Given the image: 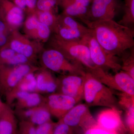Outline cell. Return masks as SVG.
Segmentation results:
<instances>
[{"label":"cell","instance_id":"cell-27","mask_svg":"<svg viewBox=\"0 0 134 134\" xmlns=\"http://www.w3.org/2000/svg\"><path fill=\"white\" fill-rule=\"evenodd\" d=\"M32 62L31 60L25 55L16 53L12 58L6 61L2 65L7 66H15L23 64H32Z\"/></svg>","mask_w":134,"mask_h":134},{"label":"cell","instance_id":"cell-26","mask_svg":"<svg viewBox=\"0 0 134 134\" xmlns=\"http://www.w3.org/2000/svg\"><path fill=\"white\" fill-rule=\"evenodd\" d=\"M51 116L47 108L43 104L37 107L29 121L32 122L35 125L38 126L51 120Z\"/></svg>","mask_w":134,"mask_h":134},{"label":"cell","instance_id":"cell-5","mask_svg":"<svg viewBox=\"0 0 134 134\" xmlns=\"http://www.w3.org/2000/svg\"><path fill=\"white\" fill-rule=\"evenodd\" d=\"M87 72L112 90L134 97V79L123 70H120L113 75L96 66Z\"/></svg>","mask_w":134,"mask_h":134},{"label":"cell","instance_id":"cell-12","mask_svg":"<svg viewBox=\"0 0 134 134\" xmlns=\"http://www.w3.org/2000/svg\"><path fill=\"white\" fill-rule=\"evenodd\" d=\"M77 103L74 98L69 96L53 93L44 97L43 104L47 108L51 115L59 120Z\"/></svg>","mask_w":134,"mask_h":134},{"label":"cell","instance_id":"cell-24","mask_svg":"<svg viewBox=\"0 0 134 134\" xmlns=\"http://www.w3.org/2000/svg\"><path fill=\"white\" fill-rule=\"evenodd\" d=\"M120 24L130 27L134 23V0H124V15L118 22Z\"/></svg>","mask_w":134,"mask_h":134},{"label":"cell","instance_id":"cell-16","mask_svg":"<svg viewBox=\"0 0 134 134\" xmlns=\"http://www.w3.org/2000/svg\"><path fill=\"white\" fill-rule=\"evenodd\" d=\"M17 128L14 112L10 105L3 103L0 111V134H16Z\"/></svg>","mask_w":134,"mask_h":134},{"label":"cell","instance_id":"cell-32","mask_svg":"<svg viewBox=\"0 0 134 134\" xmlns=\"http://www.w3.org/2000/svg\"><path fill=\"white\" fill-rule=\"evenodd\" d=\"M75 129L76 128L63 122H58L54 129L53 134H73Z\"/></svg>","mask_w":134,"mask_h":134},{"label":"cell","instance_id":"cell-36","mask_svg":"<svg viewBox=\"0 0 134 134\" xmlns=\"http://www.w3.org/2000/svg\"><path fill=\"white\" fill-rule=\"evenodd\" d=\"M10 33L3 32L0 33V48L7 44Z\"/></svg>","mask_w":134,"mask_h":134},{"label":"cell","instance_id":"cell-20","mask_svg":"<svg viewBox=\"0 0 134 134\" xmlns=\"http://www.w3.org/2000/svg\"><path fill=\"white\" fill-rule=\"evenodd\" d=\"M56 25L87 32H90L91 31L87 26H84L77 22L75 18L63 13L62 14L58 16Z\"/></svg>","mask_w":134,"mask_h":134},{"label":"cell","instance_id":"cell-3","mask_svg":"<svg viewBox=\"0 0 134 134\" xmlns=\"http://www.w3.org/2000/svg\"><path fill=\"white\" fill-rule=\"evenodd\" d=\"M114 91L86 71L85 75L83 99L88 107L101 106L119 109V105Z\"/></svg>","mask_w":134,"mask_h":134},{"label":"cell","instance_id":"cell-25","mask_svg":"<svg viewBox=\"0 0 134 134\" xmlns=\"http://www.w3.org/2000/svg\"><path fill=\"white\" fill-rule=\"evenodd\" d=\"M128 53L126 51L121 55V70L128 74L134 79V47L130 48Z\"/></svg>","mask_w":134,"mask_h":134},{"label":"cell","instance_id":"cell-14","mask_svg":"<svg viewBox=\"0 0 134 134\" xmlns=\"http://www.w3.org/2000/svg\"><path fill=\"white\" fill-rule=\"evenodd\" d=\"M24 11L8 0H0L1 19L10 30H16L23 24Z\"/></svg>","mask_w":134,"mask_h":134},{"label":"cell","instance_id":"cell-17","mask_svg":"<svg viewBox=\"0 0 134 134\" xmlns=\"http://www.w3.org/2000/svg\"><path fill=\"white\" fill-rule=\"evenodd\" d=\"M59 5L63 9V14L83 22L88 20L89 7L82 6L73 0H60Z\"/></svg>","mask_w":134,"mask_h":134},{"label":"cell","instance_id":"cell-31","mask_svg":"<svg viewBox=\"0 0 134 134\" xmlns=\"http://www.w3.org/2000/svg\"><path fill=\"white\" fill-rule=\"evenodd\" d=\"M19 133L22 134H36V126L29 121H21L19 123Z\"/></svg>","mask_w":134,"mask_h":134},{"label":"cell","instance_id":"cell-21","mask_svg":"<svg viewBox=\"0 0 134 134\" xmlns=\"http://www.w3.org/2000/svg\"><path fill=\"white\" fill-rule=\"evenodd\" d=\"M51 32L52 30L49 26L39 22L37 26L26 36L36 41L45 43L49 40Z\"/></svg>","mask_w":134,"mask_h":134},{"label":"cell","instance_id":"cell-15","mask_svg":"<svg viewBox=\"0 0 134 134\" xmlns=\"http://www.w3.org/2000/svg\"><path fill=\"white\" fill-rule=\"evenodd\" d=\"M35 74L36 80V92L43 94L53 92L57 88V79L50 70L45 68H40Z\"/></svg>","mask_w":134,"mask_h":134},{"label":"cell","instance_id":"cell-22","mask_svg":"<svg viewBox=\"0 0 134 134\" xmlns=\"http://www.w3.org/2000/svg\"><path fill=\"white\" fill-rule=\"evenodd\" d=\"M35 73L32 72L26 75L12 90L29 92H36V80Z\"/></svg>","mask_w":134,"mask_h":134},{"label":"cell","instance_id":"cell-35","mask_svg":"<svg viewBox=\"0 0 134 134\" xmlns=\"http://www.w3.org/2000/svg\"><path fill=\"white\" fill-rule=\"evenodd\" d=\"M26 4L27 12L30 14H33L36 9V3L37 0H24Z\"/></svg>","mask_w":134,"mask_h":134},{"label":"cell","instance_id":"cell-1","mask_svg":"<svg viewBox=\"0 0 134 134\" xmlns=\"http://www.w3.org/2000/svg\"><path fill=\"white\" fill-rule=\"evenodd\" d=\"M102 47L113 55L120 56L134 46V31L113 19L83 22Z\"/></svg>","mask_w":134,"mask_h":134},{"label":"cell","instance_id":"cell-8","mask_svg":"<svg viewBox=\"0 0 134 134\" xmlns=\"http://www.w3.org/2000/svg\"><path fill=\"white\" fill-rule=\"evenodd\" d=\"M29 38L15 30L10 34L8 43L3 47L11 48L16 53L26 56L33 62L37 54L43 50V46L40 42L36 40L31 41Z\"/></svg>","mask_w":134,"mask_h":134},{"label":"cell","instance_id":"cell-33","mask_svg":"<svg viewBox=\"0 0 134 134\" xmlns=\"http://www.w3.org/2000/svg\"><path fill=\"white\" fill-rule=\"evenodd\" d=\"M126 111V120L128 130L132 133H134V106L125 109Z\"/></svg>","mask_w":134,"mask_h":134},{"label":"cell","instance_id":"cell-28","mask_svg":"<svg viewBox=\"0 0 134 134\" xmlns=\"http://www.w3.org/2000/svg\"><path fill=\"white\" fill-rule=\"evenodd\" d=\"M60 0H37L36 9L40 11H53L59 4Z\"/></svg>","mask_w":134,"mask_h":134},{"label":"cell","instance_id":"cell-40","mask_svg":"<svg viewBox=\"0 0 134 134\" xmlns=\"http://www.w3.org/2000/svg\"><path fill=\"white\" fill-rule=\"evenodd\" d=\"M3 103H3L2 100H1V99H0V110H1V109L2 107Z\"/></svg>","mask_w":134,"mask_h":134},{"label":"cell","instance_id":"cell-39","mask_svg":"<svg viewBox=\"0 0 134 134\" xmlns=\"http://www.w3.org/2000/svg\"><path fill=\"white\" fill-rule=\"evenodd\" d=\"M3 94H4V92H3L1 86V85H0V96L3 95Z\"/></svg>","mask_w":134,"mask_h":134},{"label":"cell","instance_id":"cell-2","mask_svg":"<svg viewBox=\"0 0 134 134\" xmlns=\"http://www.w3.org/2000/svg\"><path fill=\"white\" fill-rule=\"evenodd\" d=\"M84 37L78 40H66L54 34L50 38L49 44L70 61L81 64L88 71L96 67L92 62L90 50Z\"/></svg>","mask_w":134,"mask_h":134},{"label":"cell","instance_id":"cell-37","mask_svg":"<svg viewBox=\"0 0 134 134\" xmlns=\"http://www.w3.org/2000/svg\"><path fill=\"white\" fill-rule=\"evenodd\" d=\"M8 1H10L17 7L21 9L24 12L26 11V7L24 0H8Z\"/></svg>","mask_w":134,"mask_h":134},{"label":"cell","instance_id":"cell-30","mask_svg":"<svg viewBox=\"0 0 134 134\" xmlns=\"http://www.w3.org/2000/svg\"><path fill=\"white\" fill-rule=\"evenodd\" d=\"M57 123L52 120L36 127V134H53Z\"/></svg>","mask_w":134,"mask_h":134},{"label":"cell","instance_id":"cell-4","mask_svg":"<svg viewBox=\"0 0 134 134\" xmlns=\"http://www.w3.org/2000/svg\"><path fill=\"white\" fill-rule=\"evenodd\" d=\"M41 53L40 60L43 68L61 75L84 76L86 74L83 66L70 61L55 49L48 48Z\"/></svg>","mask_w":134,"mask_h":134},{"label":"cell","instance_id":"cell-7","mask_svg":"<svg viewBox=\"0 0 134 134\" xmlns=\"http://www.w3.org/2000/svg\"><path fill=\"white\" fill-rule=\"evenodd\" d=\"M39 69L30 64L15 66L0 65V85L4 95L14 88L26 75L36 72Z\"/></svg>","mask_w":134,"mask_h":134},{"label":"cell","instance_id":"cell-19","mask_svg":"<svg viewBox=\"0 0 134 134\" xmlns=\"http://www.w3.org/2000/svg\"><path fill=\"white\" fill-rule=\"evenodd\" d=\"M90 31L85 32L56 25L53 32L61 38L65 40H78L82 39Z\"/></svg>","mask_w":134,"mask_h":134},{"label":"cell","instance_id":"cell-23","mask_svg":"<svg viewBox=\"0 0 134 134\" xmlns=\"http://www.w3.org/2000/svg\"><path fill=\"white\" fill-rule=\"evenodd\" d=\"M33 14L36 15L39 21L49 26L53 31L58 20V16L55 15L53 11H40L36 9Z\"/></svg>","mask_w":134,"mask_h":134},{"label":"cell","instance_id":"cell-42","mask_svg":"<svg viewBox=\"0 0 134 134\" xmlns=\"http://www.w3.org/2000/svg\"><path fill=\"white\" fill-rule=\"evenodd\" d=\"M0 111H1V110H0Z\"/></svg>","mask_w":134,"mask_h":134},{"label":"cell","instance_id":"cell-41","mask_svg":"<svg viewBox=\"0 0 134 134\" xmlns=\"http://www.w3.org/2000/svg\"><path fill=\"white\" fill-rule=\"evenodd\" d=\"M0 19H1V15H0Z\"/></svg>","mask_w":134,"mask_h":134},{"label":"cell","instance_id":"cell-38","mask_svg":"<svg viewBox=\"0 0 134 134\" xmlns=\"http://www.w3.org/2000/svg\"><path fill=\"white\" fill-rule=\"evenodd\" d=\"M12 31L5 22L0 19V33L3 32L10 33Z\"/></svg>","mask_w":134,"mask_h":134},{"label":"cell","instance_id":"cell-18","mask_svg":"<svg viewBox=\"0 0 134 134\" xmlns=\"http://www.w3.org/2000/svg\"><path fill=\"white\" fill-rule=\"evenodd\" d=\"M44 97L37 92H29L23 98L17 100L15 108H33L44 104Z\"/></svg>","mask_w":134,"mask_h":134},{"label":"cell","instance_id":"cell-6","mask_svg":"<svg viewBox=\"0 0 134 134\" xmlns=\"http://www.w3.org/2000/svg\"><path fill=\"white\" fill-rule=\"evenodd\" d=\"M88 47L92 62L96 66L107 71L111 69L117 72L121 70L120 59L116 55L110 53L99 44L90 32L84 37Z\"/></svg>","mask_w":134,"mask_h":134},{"label":"cell","instance_id":"cell-29","mask_svg":"<svg viewBox=\"0 0 134 134\" xmlns=\"http://www.w3.org/2000/svg\"><path fill=\"white\" fill-rule=\"evenodd\" d=\"M37 107L28 108H15V114L21 121H29L34 114Z\"/></svg>","mask_w":134,"mask_h":134},{"label":"cell","instance_id":"cell-34","mask_svg":"<svg viewBox=\"0 0 134 134\" xmlns=\"http://www.w3.org/2000/svg\"><path fill=\"white\" fill-rule=\"evenodd\" d=\"M83 132L84 134H112L111 132L102 127L98 123L85 130Z\"/></svg>","mask_w":134,"mask_h":134},{"label":"cell","instance_id":"cell-13","mask_svg":"<svg viewBox=\"0 0 134 134\" xmlns=\"http://www.w3.org/2000/svg\"><path fill=\"white\" fill-rule=\"evenodd\" d=\"M99 113L98 124L112 134L124 133L127 130L122 122L121 111L119 108H108Z\"/></svg>","mask_w":134,"mask_h":134},{"label":"cell","instance_id":"cell-11","mask_svg":"<svg viewBox=\"0 0 134 134\" xmlns=\"http://www.w3.org/2000/svg\"><path fill=\"white\" fill-rule=\"evenodd\" d=\"M91 3L86 21L113 19L120 7V0H92Z\"/></svg>","mask_w":134,"mask_h":134},{"label":"cell","instance_id":"cell-10","mask_svg":"<svg viewBox=\"0 0 134 134\" xmlns=\"http://www.w3.org/2000/svg\"><path fill=\"white\" fill-rule=\"evenodd\" d=\"M85 75H62L57 79V93L73 98L79 103L83 99Z\"/></svg>","mask_w":134,"mask_h":134},{"label":"cell","instance_id":"cell-9","mask_svg":"<svg viewBox=\"0 0 134 134\" xmlns=\"http://www.w3.org/2000/svg\"><path fill=\"white\" fill-rule=\"evenodd\" d=\"M58 122H63L73 127L80 128L84 132L97 124L86 104L76 105Z\"/></svg>","mask_w":134,"mask_h":134}]
</instances>
